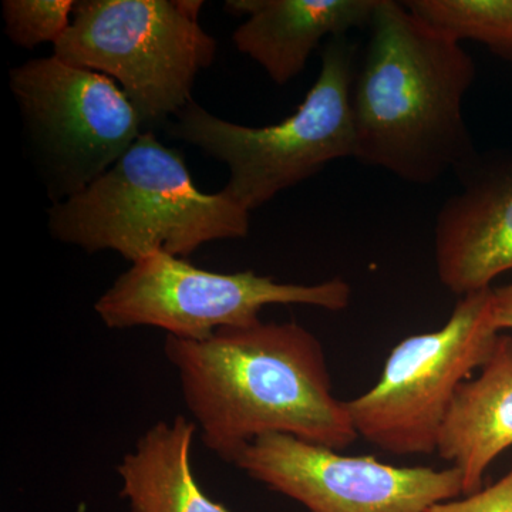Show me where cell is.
Here are the masks:
<instances>
[{"label":"cell","mask_w":512,"mask_h":512,"mask_svg":"<svg viewBox=\"0 0 512 512\" xmlns=\"http://www.w3.org/2000/svg\"><path fill=\"white\" fill-rule=\"evenodd\" d=\"M164 353L205 447L225 463L271 434L338 451L359 439L322 342L299 323L261 320L202 342L167 336Z\"/></svg>","instance_id":"6da1fadb"},{"label":"cell","mask_w":512,"mask_h":512,"mask_svg":"<svg viewBox=\"0 0 512 512\" xmlns=\"http://www.w3.org/2000/svg\"><path fill=\"white\" fill-rule=\"evenodd\" d=\"M369 29L352 90L355 158L410 184L436 183L477 156L464 117L476 62L403 2L379 0Z\"/></svg>","instance_id":"7a4b0ae2"},{"label":"cell","mask_w":512,"mask_h":512,"mask_svg":"<svg viewBox=\"0 0 512 512\" xmlns=\"http://www.w3.org/2000/svg\"><path fill=\"white\" fill-rule=\"evenodd\" d=\"M249 214L222 192H202L180 151L154 133L82 191L49 210L53 237L87 252L137 262L154 252L187 258L207 242L245 238Z\"/></svg>","instance_id":"3957f363"},{"label":"cell","mask_w":512,"mask_h":512,"mask_svg":"<svg viewBox=\"0 0 512 512\" xmlns=\"http://www.w3.org/2000/svg\"><path fill=\"white\" fill-rule=\"evenodd\" d=\"M320 72L292 116L266 127L222 120L190 103L171 134L227 164L222 194L248 212L274 200L342 158H355L352 90L356 49L346 37L329 40Z\"/></svg>","instance_id":"277c9868"},{"label":"cell","mask_w":512,"mask_h":512,"mask_svg":"<svg viewBox=\"0 0 512 512\" xmlns=\"http://www.w3.org/2000/svg\"><path fill=\"white\" fill-rule=\"evenodd\" d=\"M198 0H82L53 56L116 80L144 126L192 103L195 77L217 42L198 23Z\"/></svg>","instance_id":"5b68a950"},{"label":"cell","mask_w":512,"mask_h":512,"mask_svg":"<svg viewBox=\"0 0 512 512\" xmlns=\"http://www.w3.org/2000/svg\"><path fill=\"white\" fill-rule=\"evenodd\" d=\"M498 336L493 288L461 296L439 330L400 340L375 386L346 402L357 437L394 456L436 453L457 390L484 365Z\"/></svg>","instance_id":"8992f818"},{"label":"cell","mask_w":512,"mask_h":512,"mask_svg":"<svg viewBox=\"0 0 512 512\" xmlns=\"http://www.w3.org/2000/svg\"><path fill=\"white\" fill-rule=\"evenodd\" d=\"M350 301L352 286L342 278L284 284L254 271H205L187 259L154 252L133 262L94 309L109 329L156 328L167 336L202 342L218 330L261 322L265 306L305 305L339 312L349 308Z\"/></svg>","instance_id":"52a82bcc"},{"label":"cell","mask_w":512,"mask_h":512,"mask_svg":"<svg viewBox=\"0 0 512 512\" xmlns=\"http://www.w3.org/2000/svg\"><path fill=\"white\" fill-rule=\"evenodd\" d=\"M10 89L64 198L106 173L144 131L116 80L56 56L13 69Z\"/></svg>","instance_id":"ba28073f"},{"label":"cell","mask_w":512,"mask_h":512,"mask_svg":"<svg viewBox=\"0 0 512 512\" xmlns=\"http://www.w3.org/2000/svg\"><path fill=\"white\" fill-rule=\"evenodd\" d=\"M232 466L309 512H426L463 495L457 468L396 467L285 434L252 441Z\"/></svg>","instance_id":"9c48e42d"},{"label":"cell","mask_w":512,"mask_h":512,"mask_svg":"<svg viewBox=\"0 0 512 512\" xmlns=\"http://www.w3.org/2000/svg\"><path fill=\"white\" fill-rule=\"evenodd\" d=\"M456 173L461 188L434 227L440 284L457 296L490 289L512 271V156H477Z\"/></svg>","instance_id":"30bf717a"},{"label":"cell","mask_w":512,"mask_h":512,"mask_svg":"<svg viewBox=\"0 0 512 512\" xmlns=\"http://www.w3.org/2000/svg\"><path fill=\"white\" fill-rule=\"evenodd\" d=\"M379 0H228L232 15L248 16L232 40L278 86L298 77L323 40L369 28Z\"/></svg>","instance_id":"8fae6325"},{"label":"cell","mask_w":512,"mask_h":512,"mask_svg":"<svg viewBox=\"0 0 512 512\" xmlns=\"http://www.w3.org/2000/svg\"><path fill=\"white\" fill-rule=\"evenodd\" d=\"M512 447V338L498 336L474 379L461 384L441 426L436 453L463 477V495L483 488L488 468Z\"/></svg>","instance_id":"7c38bea8"},{"label":"cell","mask_w":512,"mask_h":512,"mask_svg":"<svg viewBox=\"0 0 512 512\" xmlns=\"http://www.w3.org/2000/svg\"><path fill=\"white\" fill-rule=\"evenodd\" d=\"M197 431L183 414L144 431L117 466L120 495L131 512H229L195 480L191 457Z\"/></svg>","instance_id":"4fadbf2b"},{"label":"cell","mask_w":512,"mask_h":512,"mask_svg":"<svg viewBox=\"0 0 512 512\" xmlns=\"http://www.w3.org/2000/svg\"><path fill=\"white\" fill-rule=\"evenodd\" d=\"M404 6L456 42L473 40L512 62V0H407Z\"/></svg>","instance_id":"5bb4252c"},{"label":"cell","mask_w":512,"mask_h":512,"mask_svg":"<svg viewBox=\"0 0 512 512\" xmlns=\"http://www.w3.org/2000/svg\"><path fill=\"white\" fill-rule=\"evenodd\" d=\"M73 0H5L2 2L6 35L15 45L33 49L59 42L72 25Z\"/></svg>","instance_id":"9a60e30c"},{"label":"cell","mask_w":512,"mask_h":512,"mask_svg":"<svg viewBox=\"0 0 512 512\" xmlns=\"http://www.w3.org/2000/svg\"><path fill=\"white\" fill-rule=\"evenodd\" d=\"M426 512H512V466L497 483L461 500L433 505Z\"/></svg>","instance_id":"2e32d148"},{"label":"cell","mask_w":512,"mask_h":512,"mask_svg":"<svg viewBox=\"0 0 512 512\" xmlns=\"http://www.w3.org/2000/svg\"><path fill=\"white\" fill-rule=\"evenodd\" d=\"M493 319L498 332L512 330V284L493 288Z\"/></svg>","instance_id":"e0dca14e"}]
</instances>
